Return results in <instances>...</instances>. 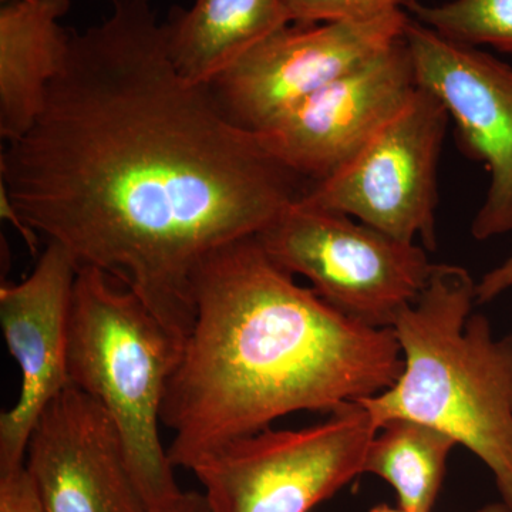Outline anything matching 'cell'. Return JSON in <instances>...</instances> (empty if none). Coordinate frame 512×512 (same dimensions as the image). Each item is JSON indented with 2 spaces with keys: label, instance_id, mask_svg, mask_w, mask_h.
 I'll return each instance as SVG.
<instances>
[{
  "label": "cell",
  "instance_id": "cell-8",
  "mask_svg": "<svg viewBox=\"0 0 512 512\" xmlns=\"http://www.w3.org/2000/svg\"><path fill=\"white\" fill-rule=\"evenodd\" d=\"M410 19L407 10H394L366 20L288 25L208 87L232 123L261 133L285 111L402 40Z\"/></svg>",
  "mask_w": 512,
  "mask_h": 512
},
{
  "label": "cell",
  "instance_id": "cell-3",
  "mask_svg": "<svg viewBox=\"0 0 512 512\" xmlns=\"http://www.w3.org/2000/svg\"><path fill=\"white\" fill-rule=\"evenodd\" d=\"M467 269L436 264L426 288L394 322L403 372L384 392L357 400L377 429L419 421L468 448L493 473L512 508V335L495 338L474 313Z\"/></svg>",
  "mask_w": 512,
  "mask_h": 512
},
{
  "label": "cell",
  "instance_id": "cell-12",
  "mask_svg": "<svg viewBox=\"0 0 512 512\" xmlns=\"http://www.w3.org/2000/svg\"><path fill=\"white\" fill-rule=\"evenodd\" d=\"M77 271L72 256L47 242L25 281L0 288L3 336L22 373L18 403L0 414V474L25 466L37 419L69 384L67 349Z\"/></svg>",
  "mask_w": 512,
  "mask_h": 512
},
{
  "label": "cell",
  "instance_id": "cell-18",
  "mask_svg": "<svg viewBox=\"0 0 512 512\" xmlns=\"http://www.w3.org/2000/svg\"><path fill=\"white\" fill-rule=\"evenodd\" d=\"M0 512H46L25 466L0 474Z\"/></svg>",
  "mask_w": 512,
  "mask_h": 512
},
{
  "label": "cell",
  "instance_id": "cell-14",
  "mask_svg": "<svg viewBox=\"0 0 512 512\" xmlns=\"http://www.w3.org/2000/svg\"><path fill=\"white\" fill-rule=\"evenodd\" d=\"M292 25L284 0H194L163 22L175 69L188 82H214L249 50Z\"/></svg>",
  "mask_w": 512,
  "mask_h": 512
},
{
  "label": "cell",
  "instance_id": "cell-9",
  "mask_svg": "<svg viewBox=\"0 0 512 512\" xmlns=\"http://www.w3.org/2000/svg\"><path fill=\"white\" fill-rule=\"evenodd\" d=\"M404 40L417 86L443 104L461 147L490 173L471 234L478 241L512 234V67L413 18Z\"/></svg>",
  "mask_w": 512,
  "mask_h": 512
},
{
  "label": "cell",
  "instance_id": "cell-20",
  "mask_svg": "<svg viewBox=\"0 0 512 512\" xmlns=\"http://www.w3.org/2000/svg\"><path fill=\"white\" fill-rule=\"evenodd\" d=\"M151 512H214L204 493H184L175 495L171 500L151 510Z\"/></svg>",
  "mask_w": 512,
  "mask_h": 512
},
{
  "label": "cell",
  "instance_id": "cell-5",
  "mask_svg": "<svg viewBox=\"0 0 512 512\" xmlns=\"http://www.w3.org/2000/svg\"><path fill=\"white\" fill-rule=\"evenodd\" d=\"M375 421L359 402L301 430L265 429L188 468L214 512H309L362 476Z\"/></svg>",
  "mask_w": 512,
  "mask_h": 512
},
{
  "label": "cell",
  "instance_id": "cell-13",
  "mask_svg": "<svg viewBox=\"0 0 512 512\" xmlns=\"http://www.w3.org/2000/svg\"><path fill=\"white\" fill-rule=\"evenodd\" d=\"M70 0H26L0 8V136L19 140L35 126L62 70L72 32L60 19Z\"/></svg>",
  "mask_w": 512,
  "mask_h": 512
},
{
  "label": "cell",
  "instance_id": "cell-7",
  "mask_svg": "<svg viewBox=\"0 0 512 512\" xmlns=\"http://www.w3.org/2000/svg\"><path fill=\"white\" fill-rule=\"evenodd\" d=\"M448 119L443 104L417 87L365 147L309 185L299 201L348 215L400 241L420 239L434 251L437 165Z\"/></svg>",
  "mask_w": 512,
  "mask_h": 512
},
{
  "label": "cell",
  "instance_id": "cell-16",
  "mask_svg": "<svg viewBox=\"0 0 512 512\" xmlns=\"http://www.w3.org/2000/svg\"><path fill=\"white\" fill-rule=\"evenodd\" d=\"M407 12L454 42L512 53V0H450L433 6L416 0Z\"/></svg>",
  "mask_w": 512,
  "mask_h": 512
},
{
  "label": "cell",
  "instance_id": "cell-4",
  "mask_svg": "<svg viewBox=\"0 0 512 512\" xmlns=\"http://www.w3.org/2000/svg\"><path fill=\"white\" fill-rule=\"evenodd\" d=\"M183 349L184 338L136 293L100 269L79 268L70 313L69 384L99 400L116 421L151 510L181 493L160 424L165 390Z\"/></svg>",
  "mask_w": 512,
  "mask_h": 512
},
{
  "label": "cell",
  "instance_id": "cell-11",
  "mask_svg": "<svg viewBox=\"0 0 512 512\" xmlns=\"http://www.w3.org/2000/svg\"><path fill=\"white\" fill-rule=\"evenodd\" d=\"M25 460L46 512H151L116 421L72 384L40 414Z\"/></svg>",
  "mask_w": 512,
  "mask_h": 512
},
{
  "label": "cell",
  "instance_id": "cell-24",
  "mask_svg": "<svg viewBox=\"0 0 512 512\" xmlns=\"http://www.w3.org/2000/svg\"><path fill=\"white\" fill-rule=\"evenodd\" d=\"M2 5H6V3H15V2H26V0H0Z\"/></svg>",
  "mask_w": 512,
  "mask_h": 512
},
{
  "label": "cell",
  "instance_id": "cell-22",
  "mask_svg": "<svg viewBox=\"0 0 512 512\" xmlns=\"http://www.w3.org/2000/svg\"><path fill=\"white\" fill-rule=\"evenodd\" d=\"M476 512H512V508L504 504L503 501H500V503L485 505V507L480 508V510Z\"/></svg>",
  "mask_w": 512,
  "mask_h": 512
},
{
  "label": "cell",
  "instance_id": "cell-6",
  "mask_svg": "<svg viewBox=\"0 0 512 512\" xmlns=\"http://www.w3.org/2000/svg\"><path fill=\"white\" fill-rule=\"evenodd\" d=\"M258 239L276 264L305 276L333 308L375 328H393L436 265L417 244L299 200Z\"/></svg>",
  "mask_w": 512,
  "mask_h": 512
},
{
  "label": "cell",
  "instance_id": "cell-17",
  "mask_svg": "<svg viewBox=\"0 0 512 512\" xmlns=\"http://www.w3.org/2000/svg\"><path fill=\"white\" fill-rule=\"evenodd\" d=\"M416 0H284L292 25L379 18L394 10H406Z\"/></svg>",
  "mask_w": 512,
  "mask_h": 512
},
{
  "label": "cell",
  "instance_id": "cell-19",
  "mask_svg": "<svg viewBox=\"0 0 512 512\" xmlns=\"http://www.w3.org/2000/svg\"><path fill=\"white\" fill-rule=\"evenodd\" d=\"M512 291V254L477 282V303H487Z\"/></svg>",
  "mask_w": 512,
  "mask_h": 512
},
{
  "label": "cell",
  "instance_id": "cell-1",
  "mask_svg": "<svg viewBox=\"0 0 512 512\" xmlns=\"http://www.w3.org/2000/svg\"><path fill=\"white\" fill-rule=\"evenodd\" d=\"M110 5L72 32L35 126L0 156V187L36 234L185 339L208 256L261 234L311 183L178 73L151 0Z\"/></svg>",
  "mask_w": 512,
  "mask_h": 512
},
{
  "label": "cell",
  "instance_id": "cell-21",
  "mask_svg": "<svg viewBox=\"0 0 512 512\" xmlns=\"http://www.w3.org/2000/svg\"><path fill=\"white\" fill-rule=\"evenodd\" d=\"M0 214H2V218L12 222L13 227L19 229L20 235H22L23 239H25L26 244L29 245V248L32 249L33 254L36 252V245L39 242L37 239V234L33 231L32 228L26 224L22 218L19 217L18 212L13 208L12 202H10L8 194L6 191L0 187Z\"/></svg>",
  "mask_w": 512,
  "mask_h": 512
},
{
  "label": "cell",
  "instance_id": "cell-10",
  "mask_svg": "<svg viewBox=\"0 0 512 512\" xmlns=\"http://www.w3.org/2000/svg\"><path fill=\"white\" fill-rule=\"evenodd\" d=\"M404 37L258 133L285 167L318 183L348 163L417 89Z\"/></svg>",
  "mask_w": 512,
  "mask_h": 512
},
{
  "label": "cell",
  "instance_id": "cell-15",
  "mask_svg": "<svg viewBox=\"0 0 512 512\" xmlns=\"http://www.w3.org/2000/svg\"><path fill=\"white\" fill-rule=\"evenodd\" d=\"M456 446L450 436L427 424L392 420L377 430L363 474H373L392 485L403 510L433 512L447 458Z\"/></svg>",
  "mask_w": 512,
  "mask_h": 512
},
{
  "label": "cell",
  "instance_id": "cell-2",
  "mask_svg": "<svg viewBox=\"0 0 512 512\" xmlns=\"http://www.w3.org/2000/svg\"><path fill=\"white\" fill-rule=\"evenodd\" d=\"M276 264L258 235L208 256L194 322L165 390L173 467L296 412H326L389 389L403 372L392 328L333 308Z\"/></svg>",
  "mask_w": 512,
  "mask_h": 512
},
{
  "label": "cell",
  "instance_id": "cell-23",
  "mask_svg": "<svg viewBox=\"0 0 512 512\" xmlns=\"http://www.w3.org/2000/svg\"><path fill=\"white\" fill-rule=\"evenodd\" d=\"M370 512H409L406 510H403V508H394L390 507V505L387 504H379L376 505V507H373Z\"/></svg>",
  "mask_w": 512,
  "mask_h": 512
}]
</instances>
